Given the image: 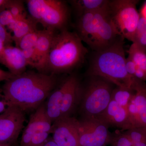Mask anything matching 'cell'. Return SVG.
Segmentation results:
<instances>
[{
	"mask_svg": "<svg viewBox=\"0 0 146 146\" xmlns=\"http://www.w3.org/2000/svg\"><path fill=\"white\" fill-rule=\"evenodd\" d=\"M57 84L54 74L27 71L14 76L3 86L4 99L24 112L36 110L44 103Z\"/></svg>",
	"mask_w": 146,
	"mask_h": 146,
	"instance_id": "1",
	"label": "cell"
},
{
	"mask_svg": "<svg viewBox=\"0 0 146 146\" xmlns=\"http://www.w3.org/2000/svg\"><path fill=\"white\" fill-rule=\"evenodd\" d=\"M124 40L121 36H119L109 46L95 52L87 75L99 76L116 86L131 88L136 91L144 82L132 77L127 72Z\"/></svg>",
	"mask_w": 146,
	"mask_h": 146,
	"instance_id": "2",
	"label": "cell"
},
{
	"mask_svg": "<svg viewBox=\"0 0 146 146\" xmlns=\"http://www.w3.org/2000/svg\"><path fill=\"white\" fill-rule=\"evenodd\" d=\"M87 52L76 32L65 29L59 31L55 35L47 56L46 72L55 74L70 70L82 62Z\"/></svg>",
	"mask_w": 146,
	"mask_h": 146,
	"instance_id": "3",
	"label": "cell"
},
{
	"mask_svg": "<svg viewBox=\"0 0 146 146\" xmlns=\"http://www.w3.org/2000/svg\"><path fill=\"white\" fill-rule=\"evenodd\" d=\"M108 8L81 14L76 22V33L95 52L109 46L120 36Z\"/></svg>",
	"mask_w": 146,
	"mask_h": 146,
	"instance_id": "4",
	"label": "cell"
},
{
	"mask_svg": "<svg viewBox=\"0 0 146 146\" xmlns=\"http://www.w3.org/2000/svg\"><path fill=\"white\" fill-rule=\"evenodd\" d=\"M116 86L101 77L88 76L85 84H81L79 107L82 117L99 119L111 101Z\"/></svg>",
	"mask_w": 146,
	"mask_h": 146,
	"instance_id": "5",
	"label": "cell"
},
{
	"mask_svg": "<svg viewBox=\"0 0 146 146\" xmlns=\"http://www.w3.org/2000/svg\"><path fill=\"white\" fill-rule=\"evenodd\" d=\"M30 16L44 29L56 31L65 29L69 11L65 2L59 0L26 1Z\"/></svg>",
	"mask_w": 146,
	"mask_h": 146,
	"instance_id": "6",
	"label": "cell"
},
{
	"mask_svg": "<svg viewBox=\"0 0 146 146\" xmlns=\"http://www.w3.org/2000/svg\"><path fill=\"white\" fill-rule=\"evenodd\" d=\"M138 1H110L108 12L120 36L133 42L140 14L136 9Z\"/></svg>",
	"mask_w": 146,
	"mask_h": 146,
	"instance_id": "7",
	"label": "cell"
},
{
	"mask_svg": "<svg viewBox=\"0 0 146 146\" xmlns=\"http://www.w3.org/2000/svg\"><path fill=\"white\" fill-rule=\"evenodd\" d=\"M79 121L80 146H106L112 134L109 126L97 118L82 117Z\"/></svg>",
	"mask_w": 146,
	"mask_h": 146,
	"instance_id": "8",
	"label": "cell"
},
{
	"mask_svg": "<svg viewBox=\"0 0 146 146\" xmlns=\"http://www.w3.org/2000/svg\"><path fill=\"white\" fill-rule=\"evenodd\" d=\"M24 111L13 105H8L0 113V144L11 145L17 140L23 127Z\"/></svg>",
	"mask_w": 146,
	"mask_h": 146,
	"instance_id": "9",
	"label": "cell"
},
{
	"mask_svg": "<svg viewBox=\"0 0 146 146\" xmlns=\"http://www.w3.org/2000/svg\"><path fill=\"white\" fill-rule=\"evenodd\" d=\"M52 139L58 146H80L79 121L72 117L53 123Z\"/></svg>",
	"mask_w": 146,
	"mask_h": 146,
	"instance_id": "10",
	"label": "cell"
},
{
	"mask_svg": "<svg viewBox=\"0 0 146 146\" xmlns=\"http://www.w3.org/2000/svg\"><path fill=\"white\" fill-rule=\"evenodd\" d=\"M62 88L61 118L72 117L79 106L81 83L77 76H68L61 84Z\"/></svg>",
	"mask_w": 146,
	"mask_h": 146,
	"instance_id": "11",
	"label": "cell"
},
{
	"mask_svg": "<svg viewBox=\"0 0 146 146\" xmlns=\"http://www.w3.org/2000/svg\"><path fill=\"white\" fill-rule=\"evenodd\" d=\"M52 125L47 116L44 102L31 115L28 123L22 135L20 146H29L33 136L39 131L51 133Z\"/></svg>",
	"mask_w": 146,
	"mask_h": 146,
	"instance_id": "12",
	"label": "cell"
},
{
	"mask_svg": "<svg viewBox=\"0 0 146 146\" xmlns=\"http://www.w3.org/2000/svg\"><path fill=\"white\" fill-rule=\"evenodd\" d=\"M127 110L130 129L146 127V89L136 91Z\"/></svg>",
	"mask_w": 146,
	"mask_h": 146,
	"instance_id": "13",
	"label": "cell"
},
{
	"mask_svg": "<svg viewBox=\"0 0 146 146\" xmlns=\"http://www.w3.org/2000/svg\"><path fill=\"white\" fill-rule=\"evenodd\" d=\"M1 63L15 76L20 75L25 72L27 66L28 65L22 50L11 45L5 47L2 53Z\"/></svg>",
	"mask_w": 146,
	"mask_h": 146,
	"instance_id": "14",
	"label": "cell"
},
{
	"mask_svg": "<svg viewBox=\"0 0 146 146\" xmlns=\"http://www.w3.org/2000/svg\"><path fill=\"white\" fill-rule=\"evenodd\" d=\"M99 119L109 126L115 127L126 131L130 129L127 109L120 106L111 100Z\"/></svg>",
	"mask_w": 146,
	"mask_h": 146,
	"instance_id": "15",
	"label": "cell"
},
{
	"mask_svg": "<svg viewBox=\"0 0 146 146\" xmlns=\"http://www.w3.org/2000/svg\"><path fill=\"white\" fill-rule=\"evenodd\" d=\"M62 88L61 84L51 93L45 102L47 116L52 123L61 117Z\"/></svg>",
	"mask_w": 146,
	"mask_h": 146,
	"instance_id": "16",
	"label": "cell"
},
{
	"mask_svg": "<svg viewBox=\"0 0 146 146\" xmlns=\"http://www.w3.org/2000/svg\"><path fill=\"white\" fill-rule=\"evenodd\" d=\"M56 31L44 29L41 31L36 44L35 47L37 55L42 60L45 74L47 56L50 49Z\"/></svg>",
	"mask_w": 146,
	"mask_h": 146,
	"instance_id": "17",
	"label": "cell"
},
{
	"mask_svg": "<svg viewBox=\"0 0 146 146\" xmlns=\"http://www.w3.org/2000/svg\"><path fill=\"white\" fill-rule=\"evenodd\" d=\"M36 23L30 17H26L16 20L12 32V40L18 47L21 39L30 33L37 29Z\"/></svg>",
	"mask_w": 146,
	"mask_h": 146,
	"instance_id": "18",
	"label": "cell"
},
{
	"mask_svg": "<svg viewBox=\"0 0 146 146\" xmlns=\"http://www.w3.org/2000/svg\"><path fill=\"white\" fill-rule=\"evenodd\" d=\"M108 0H75L71 1L73 7L78 16L87 12L105 9L108 7Z\"/></svg>",
	"mask_w": 146,
	"mask_h": 146,
	"instance_id": "19",
	"label": "cell"
},
{
	"mask_svg": "<svg viewBox=\"0 0 146 146\" xmlns=\"http://www.w3.org/2000/svg\"><path fill=\"white\" fill-rule=\"evenodd\" d=\"M136 92L135 90L131 88L116 86L112 92L111 100L115 101L120 106L127 109Z\"/></svg>",
	"mask_w": 146,
	"mask_h": 146,
	"instance_id": "20",
	"label": "cell"
},
{
	"mask_svg": "<svg viewBox=\"0 0 146 146\" xmlns=\"http://www.w3.org/2000/svg\"><path fill=\"white\" fill-rule=\"evenodd\" d=\"M128 57L137 67L146 70V52L135 43H132L128 51Z\"/></svg>",
	"mask_w": 146,
	"mask_h": 146,
	"instance_id": "21",
	"label": "cell"
},
{
	"mask_svg": "<svg viewBox=\"0 0 146 146\" xmlns=\"http://www.w3.org/2000/svg\"><path fill=\"white\" fill-rule=\"evenodd\" d=\"M133 43L146 52V19L141 15Z\"/></svg>",
	"mask_w": 146,
	"mask_h": 146,
	"instance_id": "22",
	"label": "cell"
},
{
	"mask_svg": "<svg viewBox=\"0 0 146 146\" xmlns=\"http://www.w3.org/2000/svg\"><path fill=\"white\" fill-rule=\"evenodd\" d=\"M4 6L10 11L15 20L27 16L22 1H7Z\"/></svg>",
	"mask_w": 146,
	"mask_h": 146,
	"instance_id": "23",
	"label": "cell"
},
{
	"mask_svg": "<svg viewBox=\"0 0 146 146\" xmlns=\"http://www.w3.org/2000/svg\"><path fill=\"white\" fill-rule=\"evenodd\" d=\"M41 31L36 29L25 35L20 40L18 48L22 50L35 48L41 33Z\"/></svg>",
	"mask_w": 146,
	"mask_h": 146,
	"instance_id": "24",
	"label": "cell"
},
{
	"mask_svg": "<svg viewBox=\"0 0 146 146\" xmlns=\"http://www.w3.org/2000/svg\"><path fill=\"white\" fill-rule=\"evenodd\" d=\"M124 132L130 139L133 146L146 140V127L132 128Z\"/></svg>",
	"mask_w": 146,
	"mask_h": 146,
	"instance_id": "25",
	"label": "cell"
},
{
	"mask_svg": "<svg viewBox=\"0 0 146 146\" xmlns=\"http://www.w3.org/2000/svg\"><path fill=\"white\" fill-rule=\"evenodd\" d=\"M110 144L112 146H133L130 139L124 132H116L112 134Z\"/></svg>",
	"mask_w": 146,
	"mask_h": 146,
	"instance_id": "26",
	"label": "cell"
},
{
	"mask_svg": "<svg viewBox=\"0 0 146 146\" xmlns=\"http://www.w3.org/2000/svg\"><path fill=\"white\" fill-rule=\"evenodd\" d=\"M49 132L39 131L33 136L29 146H43L49 138Z\"/></svg>",
	"mask_w": 146,
	"mask_h": 146,
	"instance_id": "27",
	"label": "cell"
},
{
	"mask_svg": "<svg viewBox=\"0 0 146 146\" xmlns=\"http://www.w3.org/2000/svg\"><path fill=\"white\" fill-rule=\"evenodd\" d=\"M4 5L0 7V23L6 28L9 26L16 20Z\"/></svg>",
	"mask_w": 146,
	"mask_h": 146,
	"instance_id": "28",
	"label": "cell"
},
{
	"mask_svg": "<svg viewBox=\"0 0 146 146\" xmlns=\"http://www.w3.org/2000/svg\"><path fill=\"white\" fill-rule=\"evenodd\" d=\"M12 42V35L7 31L6 28L0 23V42H2L6 46L11 45Z\"/></svg>",
	"mask_w": 146,
	"mask_h": 146,
	"instance_id": "29",
	"label": "cell"
},
{
	"mask_svg": "<svg viewBox=\"0 0 146 146\" xmlns=\"http://www.w3.org/2000/svg\"><path fill=\"white\" fill-rule=\"evenodd\" d=\"M126 67L127 72L131 76L133 77V75L137 68V65L128 57L126 58Z\"/></svg>",
	"mask_w": 146,
	"mask_h": 146,
	"instance_id": "30",
	"label": "cell"
},
{
	"mask_svg": "<svg viewBox=\"0 0 146 146\" xmlns=\"http://www.w3.org/2000/svg\"><path fill=\"white\" fill-rule=\"evenodd\" d=\"M13 74L9 72L0 69V82L2 81H6L14 76Z\"/></svg>",
	"mask_w": 146,
	"mask_h": 146,
	"instance_id": "31",
	"label": "cell"
},
{
	"mask_svg": "<svg viewBox=\"0 0 146 146\" xmlns=\"http://www.w3.org/2000/svg\"><path fill=\"white\" fill-rule=\"evenodd\" d=\"M1 91H0V113L3 112L8 106L4 98L1 99Z\"/></svg>",
	"mask_w": 146,
	"mask_h": 146,
	"instance_id": "32",
	"label": "cell"
},
{
	"mask_svg": "<svg viewBox=\"0 0 146 146\" xmlns=\"http://www.w3.org/2000/svg\"><path fill=\"white\" fill-rule=\"evenodd\" d=\"M43 146H58L57 144L55 143L52 138H49L48 141Z\"/></svg>",
	"mask_w": 146,
	"mask_h": 146,
	"instance_id": "33",
	"label": "cell"
},
{
	"mask_svg": "<svg viewBox=\"0 0 146 146\" xmlns=\"http://www.w3.org/2000/svg\"><path fill=\"white\" fill-rule=\"evenodd\" d=\"M141 15L146 19V3L145 4L142 9Z\"/></svg>",
	"mask_w": 146,
	"mask_h": 146,
	"instance_id": "34",
	"label": "cell"
},
{
	"mask_svg": "<svg viewBox=\"0 0 146 146\" xmlns=\"http://www.w3.org/2000/svg\"><path fill=\"white\" fill-rule=\"evenodd\" d=\"M134 146H146V140L138 143Z\"/></svg>",
	"mask_w": 146,
	"mask_h": 146,
	"instance_id": "35",
	"label": "cell"
},
{
	"mask_svg": "<svg viewBox=\"0 0 146 146\" xmlns=\"http://www.w3.org/2000/svg\"><path fill=\"white\" fill-rule=\"evenodd\" d=\"M5 46V45L3 43H2V42H0V52H2Z\"/></svg>",
	"mask_w": 146,
	"mask_h": 146,
	"instance_id": "36",
	"label": "cell"
},
{
	"mask_svg": "<svg viewBox=\"0 0 146 146\" xmlns=\"http://www.w3.org/2000/svg\"><path fill=\"white\" fill-rule=\"evenodd\" d=\"M7 1H6V0H0V7L4 5L6 3Z\"/></svg>",
	"mask_w": 146,
	"mask_h": 146,
	"instance_id": "37",
	"label": "cell"
},
{
	"mask_svg": "<svg viewBox=\"0 0 146 146\" xmlns=\"http://www.w3.org/2000/svg\"><path fill=\"white\" fill-rule=\"evenodd\" d=\"M11 144L9 143L0 144V146H10Z\"/></svg>",
	"mask_w": 146,
	"mask_h": 146,
	"instance_id": "38",
	"label": "cell"
},
{
	"mask_svg": "<svg viewBox=\"0 0 146 146\" xmlns=\"http://www.w3.org/2000/svg\"><path fill=\"white\" fill-rule=\"evenodd\" d=\"M2 52H0V63H1V55Z\"/></svg>",
	"mask_w": 146,
	"mask_h": 146,
	"instance_id": "39",
	"label": "cell"
}]
</instances>
